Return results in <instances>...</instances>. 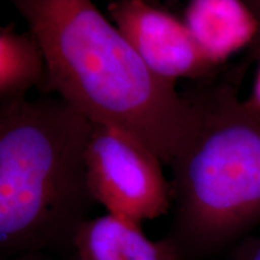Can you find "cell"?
I'll use <instances>...</instances> for the list:
<instances>
[{
  "mask_svg": "<svg viewBox=\"0 0 260 260\" xmlns=\"http://www.w3.org/2000/svg\"><path fill=\"white\" fill-rule=\"evenodd\" d=\"M40 42L48 92L93 122L134 136L172 167L198 126V110L159 77L88 0H15Z\"/></svg>",
  "mask_w": 260,
  "mask_h": 260,
  "instance_id": "obj_1",
  "label": "cell"
},
{
  "mask_svg": "<svg viewBox=\"0 0 260 260\" xmlns=\"http://www.w3.org/2000/svg\"><path fill=\"white\" fill-rule=\"evenodd\" d=\"M0 255L73 246L95 204L90 121L60 98L0 104Z\"/></svg>",
  "mask_w": 260,
  "mask_h": 260,
  "instance_id": "obj_2",
  "label": "cell"
},
{
  "mask_svg": "<svg viewBox=\"0 0 260 260\" xmlns=\"http://www.w3.org/2000/svg\"><path fill=\"white\" fill-rule=\"evenodd\" d=\"M195 134L172 164L171 236L188 260L206 258L260 223V116L233 84L188 92Z\"/></svg>",
  "mask_w": 260,
  "mask_h": 260,
  "instance_id": "obj_3",
  "label": "cell"
},
{
  "mask_svg": "<svg viewBox=\"0 0 260 260\" xmlns=\"http://www.w3.org/2000/svg\"><path fill=\"white\" fill-rule=\"evenodd\" d=\"M90 125L86 164L95 203L139 225L167 213L174 197L158 155L115 126L93 121Z\"/></svg>",
  "mask_w": 260,
  "mask_h": 260,
  "instance_id": "obj_4",
  "label": "cell"
},
{
  "mask_svg": "<svg viewBox=\"0 0 260 260\" xmlns=\"http://www.w3.org/2000/svg\"><path fill=\"white\" fill-rule=\"evenodd\" d=\"M112 23L161 79L206 80L218 71L205 57L183 19L144 0H112Z\"/></svg>",
  "mask_w": 260,
  "mask_h": 260,
  "instance_id": "obj_5",
  "label": "cell"
},
{
  "mask_svg": "<svg viewBox=\"0 0 260 260\" xmlns=\"http://www.w3.org/2000/svg\"><path fill=\"white\" fill-rule=\"evenodd\" d=\"M182 19L218 70L230 58L252 47L259 29L247 0H190Z\"/></svg>",
  "mask_w": 260,
  "mask_h": 260,
  "instance_id": "obj_6",
  "label": "cell"
},
{
  "mask_svg": "<svg viewBox=\"0 0 260 260\" xmlns=\"http://www.w3.org/2000/svg\"><path fill=\"white\" fill-rule=\"evenodd\" d=\"M73 248L74 260H188L171 236L152 241L141 225L110 213L81 224Z\"/></svg>",
  "mask_w": 260,
  "mask_h": 260,
  "instance_id": "obj_7",
  "label": "cell"
},
{
  "mask_svg": "<svg viewBox=\"0 0 260 260\" xmlns=\"http://www.w3.org/2000/svg\"><path fill=\"white\" fill-rule=\"evenodd\" d=\"M32 88L48 93V68L40 42L10 24L0 29V104L27 99Z\"/></svg>",
  "mask_w": 260,
  "mask_h": 260,
  "instance_id": "obj_8",
  "label": "cell"
},
{
  "mask_svg": "<svg viewBox=\"0 0 260 260\" xmlns=\"http://www.w3.org/2000/svg\"><path fill=\"white\" fill-rule=\"evenodd\" d=\"M226 260H260V236L243 237L230 251Z\"/></svg>",
  "mask_w": 260,
  "mask_h": 260,
  "instance_id": "obj_9",
  "label": "cell"
},
{
  "mask_svg": "<svg viewBox=\"0 0 260 260\" xmlns=\"http://www.w3.org/2000/svg\"><path fill=\"white\" fill-rule=\"evenodd\" d=\"M243 102H245L247 107H249L253 112H255L256 115L260 116V61L258 65V69H256L254 81H253L251 94H249V96L247 98L246 100H243Z\"/></svg>",
  "mask_w": 260,
  "mask_h": 260,
  "instance_id": "obj_10",
  "label": "cell"
},
{
  "mask_svg": "<svg viewBox=\"0 0 260 260\" xmlns=\"http://www.w3.org/2000/svg\"><path fill=\"white\" fill-rule=\"evenodd\" d=\"M247 3L252 9L259 25L258 35H256L254 44L249 48V53H251V59H260V0H247Z\"/></svg>",
  "mask_w": 260,
  "mask_h": 260,
  "instance_id": "obj_11",
  "label": "cell"
},
{
  "mask_svg": "<svg viewBox=\"0 0 260 260\" xmlns=\"http://www.w3.org/2000/svg\"><path fill=\"white\" fill-rule=\"evenodd\" d=\"M11 260H54V259L45 255L44 253H28V254L16 256V258Z\"/></svg>",
  "mask_w": 260,
  "mask_h": 260,
  "instance_id": "obj_12",
  "label": "cell"
}]
</instances>
